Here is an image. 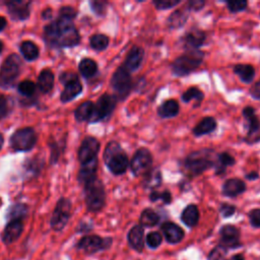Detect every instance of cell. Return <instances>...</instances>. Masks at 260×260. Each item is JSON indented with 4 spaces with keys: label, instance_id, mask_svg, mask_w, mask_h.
Returning a JSON list of instances; mask_svg holds the SVG:
<instances>
[{
    "label": "cell",
    "instance_id": "1",
    "mask_svg": "<svg viewBox=\"0 0 260 260\" xmlns=\"http://www.w3.org/2000/svg\"><path fill=\"white\" fill-rule=\"evenodd\" d=\"M45 39L50 45L66 48L78 45L80 37L71 19L59 16L57 20L46 26Z\"/></svg>",
    "mask_w": 260,
    "mask_h": 260
},
{
    "label": "cell",
    "instance_id": "2",
    "mask_svg": "<svg viewBox=\"0 0 260 260\" xmlns=\"http://www.w3.org/2000/svg\"><path fill=\"white\" fill-rule=\"evenodd\" d=\"M215 165L214 152L211 149H202L190 153L184 160L185 172L193 177L200 175Z\"/></svg>",
    "mask_w": 260,
    "mask_h": 260
},
{
    "label": "cell",
    "instance_id": "3",
    "mask_svg": "<svg viewBox=\"0 0 260 260\" xmlns=\"http://www.w3.org/2000/svg\"><path fill=\"white\" fill-rule=\"evenodd\" d=\"M104 159L108 169L114 175L124 174L129 166L127 154L116 141L108 143L104 152Z\"/></svg>",
    "mask_w": 260,
    "mask_h": 260
},
{
    "label": "cell",
    "instance_id": "4",
    "mask_svg": "<svg viewBox=\"0 0 260 260\" xmlns=\"http://www.w3.org/2000/svg\"><path fill=\"white\" fill-rule=\"evenodd\" d=\"M203 60V53L199 50H188L184 55L178 57L172 64L175 75L184 76L196 70Z\"/></svg>",
    "mask_w": 260,
    "mask_h": 260
},
{
    "label": "cell",
    "instance_id": "5",
    "mask_svg": "<svg viewBox=\"0 0 260 260\" xmlns=\"http://www.w3.org/2000/svg\"><path fill=\"white\" fill-rule=\"evenodd\" d=\"M85 204L89 211H100L106 203V192L103 183L95 178L84 185Z\"/></svg>",
    "mask_w": 260,
    "mask_h": 260
},
{
    "label": "cell",
    "instance_id": "6",
    "mask_svg": "<svg viewBox=\"0 0 260 260\" xmlns=\"http://www.w3.org/2000/svg\"><path fill=\"white\" fill-rule=\"evenodd\" d=\"M21 61L15 54H11L5 59L0 68V86L7 88L13 85L20 73Z\"/></svg>",
    "mask_w": 260,
    "mask_h": 260
},
{
    "label": "cell",
    "instance_id": "7",
    "mask_svg": "<svg viewBox=\"0 0 260 260\" xmlns=\"http://www.w3.org/2000/svg\"><path fill=\"white\" fill-rule=\"evenodd\" d=\"M111 85L117 99H126L132 89V78L130 72L127 71L123 66H120L112 76Z\"/></svg>",
    "mask_w": 260,
    "mask_h": 260
},
{
    "label": "cell",
    "instance_id": "8",
    "mask_svg": "<svg viewBox=\"0 0 260 260\" xmlns=\"http://www.w3.org/2000/svg\"><path fill=\"white\" fill-rule=\"evenodd\" d=\"M117 104V98L115 95L105 93L103 94L93 106V112L89 120L90 123L103 121L111 116Z\"/></svg>",
    "mask_w": 260,
    "mask_h": 260
},
{
    "label": "cell",
    "instance_id": "9",
    "mask_svg": "<svg viewBox=\"0 0 260 260\" xmlns=\"http://www.w3.org/2000/svg\"><path fill=\"white\" fill-rule=\"evenodd\" d=\"M37 142V134L30 127H25L14 132L10 138V144L17 151H27Z\"/></svg>",
    "mask_w": 260,
    "mask_h": 260
},
{
    "label": "cell",
    "instance_id": "10",
    "mask_svg": "<svg viewBox=\"0 0 260 260\" xmlns=\"http://www.w3.org/2000/svg\"><path fill=\"white\" fill-rule=\"evenodd\" d=\"M71 214V202L67 198H61L53 211L50 224L54 231H62L67 224Z\"/></svg>",
    "mask_w": 260,
    "mask_h": 260
},
{
    "label": "cell",
    "instance_id": "11",
    "mask_svg": "<svg viewBox=\"0 0 260 260\" xmlns=\"http://www.w3.org/2000/svg\"><path fill=\"white\" fill-rule=\"evenodd\" d=\"M112 239H103L96 235H89L82 237L77 243V248L84 251L86 254H94L101 250L107 249L111 246Z\"/></svg>",
    "mask_w": 260,
    "mask_h": 260
},
{
    "label": "cell",
    "instance_id": "12",
    "mask_svg": "<svg viewBox=\"0 0 260 260\" xmlns=\"http://www.w3.org/2000/svg\"><path fill=\"white\" fill-rule=\"evenodd\" d=\"M152 156L147 148H139L133 155L130 162L131 171L135 176L145 175L151 167Z\"/></svg>",
    "mask_w": 260,
    "mask_h": 260
},
{
    "label": "cell",
    "instance_id": "13",
    "mask_svg": "<svg viewBox=\"0 0 260 260\" xmlns=\"http://www.w3.org/2000/svg\"><path fill=\"white\" fill-rule=\"evenodd\" d=\"M100 150V142L94 137H85L79 147L78 150V159L80 164L88 162L94 158H96V154Z\"/></svg>",
    "mask_w": 260,
    "mask_h": 260
},
{
    "label": "cell",
    "instance_id": "14",
    "mask_svg": "<svg viewBox=\"0 0 260 260\" xmlns=\"http://www.w3.org/2000/svg\"><path fill=\"white\" fill-rule=\"evenodd\" d=\"M219 246L224 249H236L240 247V231L231 224H226L219 230Z\"/></svg>",
    "mask_w": 260,
    "mask_h": 260
},
{
    "label": "cell",
    "instance_id": "15",
    "mask_svg": "<svg viewBox=\"0 0 260 260\" xmlns=\"http://www.w3.org/2000/svg\"><path fill=\"white\" fill-rule=\"evenodd\" d=\"M29 1H9L6 3V6L13 19L23 20L29 15Z\"/></svg>",
    "mask_w": 260,
    "mask_h": 260
},
{
    "label": "cell",
    "instance_id": "16",
    "mask_svg": "<svg viewBox=\"0 0 260 260\" xmlns=\"http://www.w3.org/2000/svg\"><path fill=\"white\" fill-rule=\"evenodd\" d=\"M143 57H144L143 49L135 46L127 54L125 62L122 66L129 72L135 71L140 67V65L143 61Z\"/></svg>",
    "mask_w": 260,
    "mask_h": 260
},
{
    "label": "cell",
    "instance_id": "17",
    "mask_svg": "<svg viewBox=\"0 0 260 260\" xmlns=\"http://www.w3.org/2000/svg\"><path fill=\"white\" fill-rule=\"evenodd\" d=\"M23 231V224L21 220H10L3 233H2V240L6 245L12 244L13 242H15L21 235Z\"/></svg>",
    "mask_w": 260,
    "mask_h": 260
},
{
    "label": "cell",
    "instance_id": "18",
    "mask_svg": "<svg viewBox=\"0 0 260 260\" xmlns=\"http://www.w3.org/2000/svg\"><path fill=\"white\" fill-rule=\"evenodd\" d=\"M162 234L170 244H177L184 238V231L176 223L167 221L161 225Z\"/></svg>",
    "mask_w": 260,
    "mask_h": 260
},
{
    "label": "cell",
    "instance_id": "19",
    "mask_svg": "<svg viewBox=\"0 0 260 260\" xmlns=\"http://www.w3.org/2000/svg\"><path fill=\"white\" fill-rule=\"evenodd\" d=\"M127 240L128 244L130 247L137 251V252H142L144 248V231L143 228L140 224L134 225L131 228L127 235Z\"/></svg>",
    "mask_w": 260,
    "mask_h": 260
},
{
    "label": "cell",
    "instance_id": "20",
    "mask_svg": "<svg viewBox=\"0 0 260 260\" xmlns=\"http://www.w3.org/2000/svg\"><path fill=\"white\" fill-rule=\"evenodd\" d=\"M64 85H65L64 89L61 92V96H60V99L63 103H67V102L73 100L82 90V85L77 76L72 78L68 82L64 83Z\"/></svg>",
    "mask_w": 260,
    "mask_h": 260
},
{
    "label": "cell",
    "instance_id": "21",
    "mask_svg": "<svg viewBox=\"0 0 260 260\" xmlns=\"http://www.w3.org/2000/svg\"><path fill=\"white\" fill-rule=\"evenodd\" d=\"M96 169H98V157L81 165V168L78 173V181L83 185L94 180L96 178Z\"/></svg>",
    "mask_w": 260,
    "mask_h": 260
},
{
    "label": "cell",
    "instance_id": "22",
    "mask_svg": "<svg viewBox=\"0 0 260 260\" xmlns=\"http://www.w3.org/2000/svg\"><path fill=\"white\" fill-rule=\"evenodd\" d=\"M246 190V184L244 181L233 178L226 180L222 185V194L228 197H236Z\"/></svg>",
    "mask_w": 260,
    "mask_h": 260
},
{
    "label": "cell",
    "instance_id": "23",
    "mask_svg": "<svg viewBox=\"0 0 260 260\" xmlns=\"http://www.w3.org/2000/svg\"><path fill=\"white\" fill-rule=\"evenodd\" d=\"M205 38L206 35L203 30L194 28L185 36L184 43L189 50H196L204 43Z\"/></svg>",
    "mask_w": 260,
    "mask_h": 260
},
{
    "label": "cell",
    "instance_id": "24",
    "mask_svg": "<svg viewBox=\"0 0 260 260\" xmlns=\"http://www.w3.org/2000/svg\"><path fill=\"white\" fill-rule=\"evenodd\" d=\"M243 116L248 123V134L250 136L256 134L260 129V122L255 114V110L252 107H246L243 110Z\"/></svg>",
    "mask_w": 260,
    "mask_h": 260
},
{
    "label": "cell",
    "instance_id": "25",
    "mask_svg": "<svg viewBox=\"0 0 260 260\" xmlns=\"http://www.w3.org/2000/svg\"><path fill=\"white\" fill-rule=\"evenodd\" d=\"M182 221L189 228L195 226L199 220V210L196 205L190 204L185 207L181 214Z\"/></svg>",
    "mask_w": 260,
    "mask_h": 260
},
{
    "label": "cell",
    "instance_id": "26",
    "mask_svg": "<svg viewBox=\"0 0 260 260\" xmlns=\"http://www.w3.org/2000/svg\"><path fill=\"white\" fill-rule=\"evenodd\" d=\"M216 128V121L212 117L203 118L194 128L193 133L196 136H202L208 133H211Z\"/></svg>",
    "mask_w": 260,
    "mask_h": 260
},
{
    "label": "cell",
    "instance_id": "27",
    "mask_svg": "<svg viewBox=\"0 0 260 260\" xmlns=\"http://www.w3.org/2000/svg\"><path fill=\"white\" fill-rule=\"evenodd\" d=\"M54 85V74L49 69H44L41 71L38 77V86L43 93L51 91Z\"/></svg>",
    "mask_w": 260,
    "mask_h": 260
},
{
    "label": "cell",
    "instance_id": "28",
    "mask_svg": "<svg viewBox=\"0 0 260 260\" xmlns=\"http://www.w3.org/2000/svg\"><path fill=\"white\" fill-rule=\"evenodd\" d=\"M179 113V104L175 100H168L157 109V114L161 118H172Z\"/></svg>",
    "mask_w": 260,
    "mask_h": 260
},
{
    "label": "cell",
    "instance_id": "29",
    "mask_svg": "<svg viewBox=\"0 0 260 260\" xmlns=\"http://www.w3.org/2000/svg\"><path fill=\"white\" fill-rule=\"evenodd\" d=\"M93 106H94V104L90 101H86V102L82 103L81 105H79L74 112L75 119L79 122H82V121L89 122L92 112H93Z\"/></svg>",
    "mask_w": 260,
    "mask_h": 260
},
{
    "label": "cell",
    "instance_id": "30",
    "mask_svg": "<svg viewBox=\"0 0 260 260\" xmlns=\"http://www.w3.org/2000/svg\"><path fill=\"white\" fill-rule=\"evenodd\" d=\"M234 72L240 77L243 82H251L255 76V69L249 64H237L234 67Z\"/></svg>",
    "mask_w": 260,
    "mask_h": 260
},
{
    "label": "cell",
    "instance_id": "31",
    "mask_svg": "<svg viewBox=\"0 0 260 260\" xmlns=\"http://www.w3.org/2000/svg\"><path fill=\"white\" fill-rule=\"evenodd\" d=\"M188 18V13L186 12V9H179L176 10L175 12H173L167 21V24L170 28H178L181 27L182 25H184V23L186 22Z\"/></svg>",
    "mask_w": 260,
    "mask_h": 260
},
{
    "label": "cell",
    "instance_id": "32",
    "mask_svg": "<svg viewBox=\"0 0 260 260\" xmlns=\"http://www.w3.org/2000/svg\"><path fill=\"white\" fill-rule=\"evenodd\" d=\"M159 220V216L158 214L150 209V208H145L141 214H140V225L143 228V226H146V228H150V226H154L155 224H157Z\"/></svg>",
    "mask_w": 260,
    "mask_h": 260
},
{
    "label": "cell",
    "instance_id": "33",
    "mask_svg": "<svg viewBox=\"0 0 260 260\" xmlns=\"http://www.w3.org/2000/svg\"><path fill=\"white\" fill-rule=\"evenodd\" d=\"M161 183V173L159 170H149L144 175L143 186L145 188H155Z\"/></svg>",
    "mask_w": 260,
    "mask_h": 260
},
{
    "label": "cell",
    "instance_id": "34",
    "mask_svg": "<svg viewBox=\"0 0 260 260\" xmlns=\"http://www.w3.org/2000/svg\"><path fill=\"white\" fill-rule=\"evenodd\" d=\"M20 52L23 58L28 61H32L39 56V48L30 41H25L20 45Z\"/></svg>",
    "mask_w": 260,
    "mask_h": 260
},
{
    "label": "cell",
    "instance_id": "35",
    "mask_svg": "<svg viewBox=\"0 0 260 260\" xmlns=\"http://www.w3.org/2000/svg\"><path fill=\"white\" fill-rule=\"evenodd\" d=\"M79 71L82 76L89 78V77H92L96 73L98 65H96L95 61H93L92 59L85 58V59L81 60L79 63Z\"/></svg>",
    "mask_w": 260,
    "mask_h": 260
},
{
    "label": "cell",
    "instance_id": "36",
    "mask_svg": "<svg viewBox=\"0 0 260 260\" xmlns=\"http://www.w3.org/2000/svg\"><path fill=\"white\" fill-rule=\"evenodd\" d=\"M27 213V206L22 203H16L13 204L8 212H7V217L10 220H21Z\"/></svg>",
    "mask_w": 260,
    "mask_h": 260
},
{
    "label": "cell",
    "instance_id": "37",
    "mask_svg": "<svg viewBox=\"0 0 260 260\" xmlns=\"http://www.w3.org/2000/svg\"><path fill=\"white\" fill-rule=\"evenodd\" d=\"M235 164V158L228 152H221L217 156V162H215V173L220 174L223 173L225 168L229 166H233Z\"/></svg>",
    "mask_w": 260,
    "mask_h": 260
},
{
    "label": "cell",
    "instance_id": "38",
    "mask_svg": "<svg viewBox=\"0 0 260 260\" xmlns=\"http://www.w3.org/2000/svg\"><path fill=\"white\" fill-rule=\"evenodd\" d=\"M89 44L92 49H94L96 51H102L108 47L109 38L102 34H95V35L91 36V38L89 40Z\"/></svg>",
    "mask_w": 260,
    "mask_h": 260
},
{
    "label": "cell",
    "instance_id": "39",
    "mask_svg": "<svg viewBox=\"0 0 260 260\" xmlns=\"http://www.w3.org/2000/svg\"><path fill=\"white\" fill-rule=\"evenodd\" d=\"M203 98H204L203 92H202L200 89L196 88V87H190V88H188V89L182 94V101L185 102V103H188V102H190V101H192V100H196L197 102H196L195 107H197L198 104L200 105V103H201V101L203 100Z\"/></svg>",
    "mask_w": 260,
    "mask_h": 260
},
{
    "label": "cell",
    "instance_id": "40",
    "mask_svg": "<svg viewBox=\"0 0 260 260\" xmlns=\"http://www.w3.org/2000/svg\"><path fill=\"white\" fill-rule=\"evenodd\" d=\"M18 91L24 96H31L36 91V84L30 80H23L17 86Z\"/></svg>",
    "mask_w": 260,
    "mask_h": 260
},
{
    "label": "cell",
    "instance_id": "41",
    "mask_svg": "<svg viewBox=\"0 0 260 260\" xmlns=\"http://www.w3.org/2000/svg\"><path fill=\"white\" fill-rule=\"evenodd\" d=\"M149 199L154 202L157 200H162V202L165 204H170L172 201V195L170 193V191L166 190L162 192H158V191H152L149 195Z\"/></svg>",
    "mask_w": 260,
    "mask_h": 260
},
{
    "label": "cell",
    "instance_id": "42",
    "mask_svg": "<svg viewBox=\"0 0 260 260\" xmlns=\"http://www.w3.org/2000/svg\"><path fill=\"white\" fill-rule=\"evenodd\" d=\"M145 242L147 244V246L151 249H155L157 248L161 242H162V237L158 232H150L145 239Z\"/></svg>",
    "mask_w": 260,
    "mask_h": 260
},
{
    "label": "cell",
    "instance_id": "43",
    "mask_svg": "<svg viewBox=\"0 0 260 260\" xmlns=\"http://www.w3.org/2000/svg\"><path fill=\"white\" fill-rule=\"evenodd\" d=\"M157 9H169L181 3V0H155L152 2Z\"/></svg>",
    "mask_w": 260,
    "mask_h": 260
},
{
    "label": "cell",
    "instance_id": "44",
    "mask_svg": "<svg viewBox=\"0 0 260 260\" xmlns=\"http://www.w3.org/2000/svg\"><path fill=\"white\" fill-rule=\"evenodd\" d=\"M247 1L240 0V1H228L226 6L231 12H240L247 7Z\"/></svg>",
    "mask_w": 260,
    "mask_h": 260
},
{
    "label": "cell",
    "instance_id": "45",
    "mask_svg": "<svg viewBox=\"0 0 260 260\" xmlns=\"http://www.w3.org/2000/svg\"><path fill=\"white\" fill-rule=\"evenodd\" d=\"M107 2L106 1H91L90 6L92 11L98 15H104L107 10Z\"/></svg>",
    "mask_w": 260,
    "mask_h": 260
},
{
    "label": "cell",
    "instance_id": "46",
    "mask_svg": "<svg viewBox=\"0 0 260 260\" xmlns=\"http://www.w3.org/2000/svg\"><path fill=\"white\" fill-rule=\"evenodd\" d=\"M250 223L254 228H260V208L252 209L248 213Z\"/></svg>",
    "mask_w": 260,
    "mask_h": 260
},
{
    "label": "cell",
    "instance_id": "47",
    "mask_svg": "<svg viewBox=\"0 0 260 260\" xmlns=\"http://www.w3.org/2000/svg\"><path fill=\"white\" fill-rule=\"evenodd\" d=\"M225 252H226V249H224L218 245L217 247H215L214 249H212L210 251V253L208 254V259L209 260H219L222 256H224Z\"/></svg>",
    "mask_w": 260,
    "mask_h": 260
},
{
    "label": "cell",
    "instance_id": "48",
    "mask_svg": "<svg viewBox=\"0 0 260 260\" xmlns=\"http://www.w3.org/2000/svg\"><path fill=\"white\" fill-rule=\"evenodd\" d=\"M219 211L221 213V215L223 217H230L232 216L235 211H236V207L232 204H229V203H222L220 205V208H219Z\"/></svg>",
    "mask_w": 260,
    "mask_h": 260
},
{
    "label": "cell",
    "instance_id": "49",
    "mask_svg": "<svg viewBox=\"0 0 260 260\" xmlns=\"http://www.w3.org/2000/svg\"><path fill=\"white\" fill-rule=\"evenodd\" d=\"M60 16L73 20L74 17L76 16V10L73 7H70V6L62 7L60 9Z\"/></svg>",
    "mask_w": 260,
    "mask_h": 260
},
{
    "label": "cell",
    "instance_id": "50",
    "mask_svg": "<svg viewBox=\"0 0 260 260\" xmlns=\"http://www.w3.org/2000/svg\"><path fill=\"white\" fill-rule=\"evenodd\" d=\"M205 5V2L202 1V0H190L188 3H187V6L186 8L189 9V10H200L202 9V7Z\"/></svg>",
    "mask_w": 260,
    "mask_h": 260
},
{
    "label": "cell",
    "instance_id": "51",
    "mask_svg": "<svg viewBox=\"0 0 260 260\" xmlns=\"http://www.w3.org/2000/svg\"><path fill=\"white\" fill-rule=\"evenodd\" d=\"M7 112H8L7 100L3 95H0V119L4 118L7 115Z\"/></svg>",
    "mask_w": 260,
    "mask_h": 260
},
{
    "label": "cell",
    "instance_id": "52",
    "mask_svg": "<svg viewBox=\"0 0 260 260\" xmlns=\"http://www.w3.org/2000/svg\"><path fill=\"white\" fill-rule=\"evenodd\" d=\"M251 94L254 99L256 100H260V80L257 81L254 86L251 88Z\"/></svg>",
    "mask_w": 260,
    "mask_h": 260
},
{
    "label": "cell",
    "instance_id": "53",
    "mask_svg": "<svg viewBox=\"0 0 260 260\" xmlns=\"http://www.w3.org/2000/svg\"><path fill=\"white\" fill-rule=\"evenodd\" d=\"M76 76H77V75L74 74V73L65 72V73H62V75L60 76V81H61L62 83H66V82H68L69 80H71L72 78H74V77H76Z\"/></svg>",
    "mask_w": 260,
    "mask_h": 260
},
{
    "label": "cell",
    "instance_id": "54",
    "mask_svg": "<svg viewBox=\"0 0 260 260\" xmlns=\"http://www.w3.org/2000/svg\"><path fill=\"white\" fill-rule=\"evenodd\" d=\"M258 177H259L258 173H257V172H254V171H253V172H250L249 174L246 175V178H247L248 180H251V181H252V180H256Z\"/></svg>",
    "mask_w": 260,
    "mask_h": 260
},
{
    "label": "cell",
    "instance_id": "55",
    "mask_svg": "<svg viewBox=\"0 0 260 260\" xmlns=\"http://www.w3.org/2000/svg\"><path fill=\"white\" fill-rule=\"evenodd\" d=\"M7 21L3 16H0V31H2L6 27Z\"/></svg>",
    "mask_w": 260,
    "mask_h": 260
},
{
    "label": "cell",
    "instance_id": "56",
    "mask_svg": "<svg viewBox=\"0 0 260 260\" xmlns=\"http://www.w3.org/2000/svg\"><path fill=\"white\" fill-rule=\"evenodd\" d=\"M226 260H245V258H244V256L242 254H236L232 258L226 259Z\"/></svg>",
    "mask_w": 260,
    "mask_h": 260
},
{
    "label": "cell",
    "instance_id": "57",
    "mask_svg": "<svg viewBox=\"0 0 260 260\" xmlns=\"http://www.w3.org/2000/svg\"><path fill=\"white\" fill-rule=\"evenodd\" d=\"M3 142H4V139H3V135L0 133V149H1L2 145H3Z\"/></svg>",
    "mask_w": 260,
    "mask_h": 260
},
{
    "label": "cell",
    "instance_id": "58",
    "mask_svg": "<svg viewBox=\"0 0 260 260\" xmlns=\"http://www.w3.org/2000/svg\"><path fill=\"white\" fill-rule=\"evenodd\" d=\"M2 50H3V43L2 41H0V53L2 52Z\"/></svg>",
    "mask_w": 260,
    "mask_h": 260
}]
</instances>
